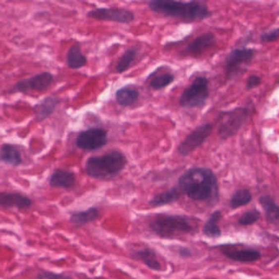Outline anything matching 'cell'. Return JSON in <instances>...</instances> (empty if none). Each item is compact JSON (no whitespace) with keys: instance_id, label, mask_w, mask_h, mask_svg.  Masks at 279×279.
Returning <instances> with one entry per match:
<instances>
[{"instance_id":"cell-1","label":"cell","mask_w":279,"mask_h":279,"mask_svg":"<svg viewBox=\"0 0 279 279\" xmlns=\"http://www.w3.org/2000/svg\"><path fill=\"white\" fill-rule=\"evenodd\" d=\"M177 187L180 193L195 202L216 203L219 199L217 175L208 168H190L179 178Z\"/></svg>"},{"instance_id":"cell-2","label":"cell","mask_w":279,"mask_h":279,"mask_svg":"<svg viewBox=\"0 0 279 279\" xmlns=\"http://www.w3.org/2000/svg\"><path fill=\"white\" fill-rule=\"evenodd\" d=\"M148 5L150 10L157 14L180 19L185 22L203 21L211 15L208 5L201 1L152 0Z\"/></svg>"},{"instance_id":"cell-3","label":"cell","mask_w":279,"mask_h":279,"mask_svg":"<svg viewBox=\"0 0 279 279\" xmlns=\"http://www.w3.org/2000/svg\"><path fill=\"white\" fill-rule=\"evenodd\" d=\"M127 164L122 151L113 150L102 156H91L86 161L85 170L90 178L110 180L119 175Z\"/></svg>"},{"instance_id":"cell-4","label":"cell","mask_w":279,"mask_h":279,"mask_svg":"<svg viewBox=\"0 0 279 279\" xmlns=\"http://www.w3.org/2000/svg\"><path fill=\"white\" fill-rule=\"evenodd\" d=\"M149 227L153 233L164 239H175L195 232L190 219L182 214H156L150 220Z\"/></svg>"},{"instance_id":"cell-5","label":"cell","mask_w":279,"mask_h":279,"mask_svg":"<svg viewBox=\"0 0 279 279\" xmlns=\"http://www.w3.org/2000/svg\"><path fill=\"white\" fill-rule=\"evenodd\" d=\"M209 82L205 76H198L191 84L183 91L179 104L183 108H200L205 105L209 97Z\"/></svg>"},{"instance_id":"cell-6","label":"cell","mask_w":279,"mask_h":279,"mask_svg":"<svg viewBox=\"0 0 279 279\" xmlns=\"http://www.w3.org/2000/svg\"><path fill=\"white\" fill-rule=\"evenodd\" d=\"M247 115L248 111L244 108L222 112L218 118L219 123L217 129L220 137L226 140L235 135L247 120Z\"/></svg>"},{"instance_id":"cell-7","label":"cell","mask_w":279,"mask_h":279,"mask_svg":"<svg viewBox=\"0 0 279 279\" xmlns=\"http://www.w3.org/2000/svg\"><path fill=\"white\" fill-rule=\"evenodd\" d=\"M213 130V126L211 124H203L198 126L194 131L189 133L185 140L179 144L177 147L178 153L184 157L189 156V154L194 152L208 140L212 135Z\"/></svg>"},{"instance_id":"cell-8","label":"cell","mask_w":279,"mask_h":279,"mask_svg":"<svg viewBox=\"0 0 279 279\" xmlns=\"http://www.w3.org/2000/svg\"><path fill=\"white\" fill-rule=\"evenodd\" d=\"M54 77L48 71L35 74L26 79L16 82L9 90V93H26L28 92H44L54 83Z\"/></svg>"},{"instance_id":"cell-9","label":"cell","mask_w":279,"mask_h":279,"mask_svg":"<svg viewBox=\"0 0 279 279\" xmlns=\"http://www.w3.org/2000/svg\"><path fill=\"white\" fill-rule=\"evenodd\" d=\"M108 142L107 131L102 128H91L79 133L75 144L83 151H96L104 147Z\"/></svg>"},{"instance_id":"cell-10","label":"cell","mask_w":279,"mask_h":279,"mask_svg":"<svg viewBox=\"0 0 279 279\" xmlns=\"http://www.w3.org/2000/svg\"><path fill=\"white\" fill-rule=\"evenodd\" d=\"M87 17L97 21H113L117 23L130 24L135 20L132 11L116 7H97L87 13Z\"/></svg>"},{"instance_id":"cell-11","label":"cell","mask_w":279,"mask_h":279,"mask_svg":"<svg viewBox=\"0 0 279 279\" xmlns=\"http://www.w3.org/2000/svg\"><path fill=\"white\" fill-rule=\"evenodd\" d=\"M253 51L251 49H235L228 54L225 61L226 74L228 77L235 75L243 66L251 62Z\"/></svg>"},{"instance_id":"cell-12","label":"cell","mask_w":279,"mask_h":279,"mask_svg":"<svg viewBox=\"0 0 279 279\" xmlns=\"http://www.w3.org/2000/svg\"><path fill=\"white\" fill-rule=\"evenodd\" d=\"M216 44V37L213 33H204L199 35L189 43L181 52L183 57L198 58L204 54L207 50L211 49Z\"/></svg>"},{"instance_id":"cell-13","label":"cell","mask_w":279,"mask_h":279,"mask_svg":"<svg viewBox=\"0 0 279 279\" xmlns=\"http://www.w3.org/2000/svg\"><path fill=\"white\" fill-rule=\"evenodd\" d=\"M60 98L55 96H48L42 99L33 107L35 120L42 122L54 114L58 105L60 104Z\"/></svg>"},{"instance_id":"cell-14","label":"cell","mask_w":279,"mask_h":279,"mask_svg":"<svg viewBox=\"0 0 279 279\" xmlns=\"http://www.w3.org/2000/svg\"><path fill=\"white\" fill-rule=\"evenodd\" d=\"M32 205V201L26 196L18 193H0V207L28 209Z\"/></svg>"},{"instance_id":"cell-15","label":"cell","mask_w":279,"mask_h":279,"mask_svg":"<svg viewBox=\"0 0 279 279\" xmlns=\"http://www.w3.org/2000/svg\"><path fill=\"white\" fill-rule=\"evenodd\" d=\"M76 178L74 172L64 169H57L54 171L49 179V184L56 189H69L75 184Z\"/></svg>"},{"instance_id":"cell-16","label":"cell","mask_w":279,"mask_h":279,"mask_svg":"<svg viewBox=\"0 0 279 279\" xmlns=\"http://www.w3.org/2000/svg\"><path fill=\"white\" fill-rule=\"evenodd\" d=\"M99 216V209H97V207H92L85 210L74 212L69 216V221L76 228H80L97 220Z\"/></svg>"},{"instance_id":"cell-17","label":"cell","mask_w":279,"mask_h":279,"mask_svg":"<svg viewBox=\"0 0 279 279\" xmlns=\"http://www.w3.org/2000/svg\"><path fill=\"white\" fill-rule=\"evenodd\" d=\"M0 161L14 167L19 166L22 163L21 151L14 145L4 143L0 147Z\"/></svg>"},{"instance_id":"cell-18","label":"cell","mask_w":279,"mask_h":279,"mask_svg":"<svg viewBox=\"0 0 279 279\" xmlns=\"http://www.w3.org/2000/svg\"><path fill=\"white\" fill-rule=\"evenodd\" d=\"M180 195L181 193L178 189V187H173L171 189L159 193L154 198H151V200L149 202V205L153 208L170 205L171 203L176 202L180 198Z\"/></svg>"},{"instance_id":"cell-19","label":"cell","mask_w":279,"mask_h":279,"mask_svg":"<svg viewBox=\"0 0 279 279\" xmlns=\"http://www.w3.org/2000/svg\"><path fill=\"white\" fill-rule=\"evenodd\" d=\"M134 258L138 259L144 265H146L150 270L153 271H160L161 264L158 260L157 254L155 250L150 247H145L140 249L134 253Z\"/></svg>"},{"instance_id":"cell-20","label":"cell","mask_w":279,"mask_h":279,"mask_svg":"<svg viewBox=\"0 0 279 279\" xmlns=\"http://www.w3.org/2000/svg\"><path fill=\"white\" fill-rule=\"evenodd\" d=\"M88 59L85 55L82 53L80 44H73L66 54V64L68 68L73 70H78L80 68L85 67Z\"/></svg>"},{"instance_id":"cell-21","label":"cell","mask_w":279,"mask_h":279,"mask_svg":"<svg viewBox=\"0 0 279 279\" xmlns=\"http://www.w3.org/2000/svg\"><path fill=\"white\" fill-rule=\"evenodd\" d=\"M222 253L230 260L241 262H252L261 257L259 251L253 249L231 250L223 248Z\"/></svg>"},{"instance_id":"cell-22","label":"cell","mask_w":279,"mask_h":279,"mask_svg":"<svg viewBox=\"0 0 279 279\" xmlns=\"http://www.w3.org/2000/svg\"><path fill=\"white\" fill-rule=\"evenodd\" d=\"M140 93L136 88L122 87L116 91V102L121 107H131L138 101Z\"/></svg>"},{"instance_id":"cell-23","label":"cell","mask_w":279,"mask_h":279,"mask_svg":"<svg viewBox=\"0 0 279 279\" xmlns=\"http://www.w3.org/2000/svg\"><path fill=\"white\" fill-rule=\"evenodd\" d=\"M260 203L266 212V220L271 224L279 226V207L269 196L260 198Z\"/></svg>"},{"instance_id":"cell-24","label":"cell","mask_w":279,"mask_h":279,"mask_svg":"<svg viewBox=\"0 0 279 279\" xmlns=\"http://www.w3.org/2000/svg\"><path fill=\"white\" fill-rule=\"evenodd\" d=\"M222 219V213L220 210H215L212 213L208 220L206 221L203 228L204 235L210 238H217L222 236V230L218 226L219 221Z\"/></svg>"},{"instance_id":"cell-25","label":"cell","mask_w":279,"mask_h":279,"mask_svg":"<svg viewBox=\"0 0 279 279\" xmlns=\"http://www.w3.org/2000/svg\"><path fill=\"white\" fill-rule=\"evenodd\" d=\"M137 56V50L133 48L128 49L125 51L124 54L120 58L117 65H116V72L122 74L129 69L135 59Z\"/></svg>"},{"instance_id":"cell-26","label":"cell","mask_w":279,"mask_h":279,"mask_svg":"<svg viewBox=\"0 0 279 279\" xmlns=\"http://www.w3.org/2000/svg\"><path fill=\"white\" fill-rule=\"evenodd\" d=\"M252 200V194L247 189H239L233 193L230 202L229 207L232 209H236L242 206L247 205Z\"/></svg>"},{"instance_id":"cell-27","label":"cell","mask_w":279,"mask_h":279,"mask_svg":"<svg viewBox=\"0 0 279 279\" xmlns=\"http://www.w3.org/2000/svg\"><path fill=\"white\" fill-rule=\"evenodd\" d=\"M175 80V75L171 73H165L155 77L150 81V87L154 90H160L168 86Z\"/></svg>"},{"instance_id":"cell-28","label":"cell","mask_w":279,"mask_h":279,"mask_svg":"<svg viewBox=\"0 0 279 279\" xmlns=\"http://www.w3.org/2000/svg\"><path fill=\"white\" fill-rule=\"evenodd\" d=\"M260 218V212L257 209H251L245 212L242 216L240 217L238 223L241 225H250L258 220Z\"/></svg>"},{"instance_id":"cell-29","label":"cell","mask_w":279,"mask_h":279,"mask_svg":"<svg viewBox=\"0 0 279 279\" xmlns=\"http://www.w3.org/2000/svg\"><path fill=\"white\" fill-rule=\"evenodd\" d=\"M39 279H74L70 276L63 274H55V273L44 271L39 275Z\"/></svg>"},{"instance_id":"cell-30","label":"cell","mask_w":279,"mask_h":279,"mask_svg":"<svg viewBox=\"0 0 279 279\" xmlns=\"http://www.w3.org/2000/svg\"><path fill=\"white\" fill-rule=\"evenodd\" d=\"M279 39V29L270 30L261 35V40L265 42H273Z\"/></svg>"},{"instance_id":"cell-31","label":"cell","mask_w":279,"mask_h":279,"mask_svg":"<svg viewBox=\"0 0 279 279\" xmlns=\"http://www.w3.org/2000/svg\"><path fill=\"white\" fill-rule=\"evenodd\" d=\"M261 77L258 75H252L249 77L248 81H247V88H253L255 87L258 86L259 84H261Z\"/></svg>"},{"instance_id":"cell-32","label":"cell","mask_w":279,"mask_h":279,"mask_svg":"<svg viewBox=\"0 0 279 279\" xmlns=\"http://www.w3.org/2000/svg\"><path fill=\"white\" fill-rule=\"evenodd\" d=\"M178 254L181 258H189V257H191L192 251L189 249V247H182L178 250Z\"/></svg>"},{"instance_id":"cell-33","label":"cell","mask_w":279,"mask_h":279,"mask_svg":"<svg viewBox=\"0 0 279 279\" xmlns=\"http://www.w3.org/2000/svg\"></svg>"}]
</instances>
